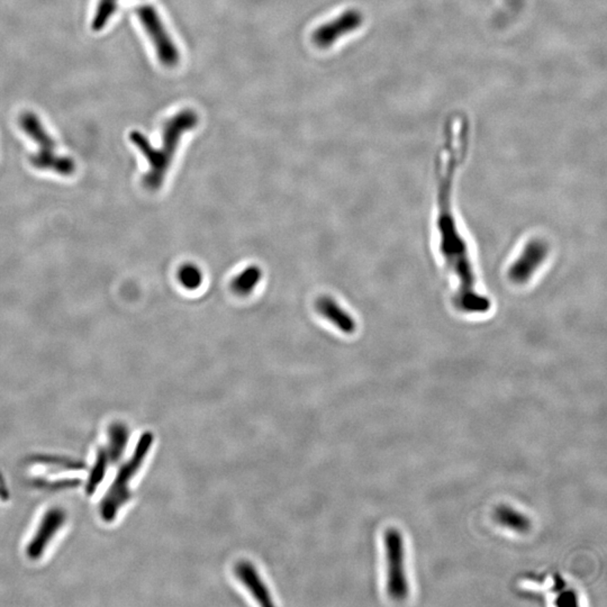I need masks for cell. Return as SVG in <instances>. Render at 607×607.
Masks as SVG:
<instances>
[{
  "label": "cell",
  "instance_id": "ba28073f",
  "mask_svg": "<svg viewBox=\"0 0 607 607\" xmlns=\"http://www.w3.org/2000/svg\"><path fill=\"white\" fill-rule=\"evenodd\" d=\"M316 309L323 318H327L334 327L341 332L351 334L356 331L357 324L354 318L345 309L338 305V302L332 297H320L316 302Z\"/></svg>",
  "mask_w": 607,
  "mask_h": 607
},
{
  "label": "cell",
  "instance_id": "4fadbf2b",
  "mask_svg": "<svg viewBox=\"0 0 607 607\" xmlns=\"http://www.w3.org/2000/svg\"><path fill=\"white\" fill-rule=\"evenodd\" d=\"M178 278L180 284L189 290H195L202 286V271L196 264H193V263H186L179 269Z\"/></svg>",
  "mask_w": 607,
  "mask_h": 607
},
{
  "label": "cell",
  "instance_id": "8992f818",
  "mask_svg": "<svg viewBox=\"0 0 607 607\" xmlns=\"http://www.w3.org/2000/svg\"><path fill=\"white\" fill-rule=\"evenodd\" d=\"M363 16L359 10H347L333 21H327L316 28L313 34V41L318 48H329L338 39L358 30L363 25Z\"/></svg>",
  "mask_w": 607,
  "mask_h": 607
},
{
  "label": "cell",
  "instance_id": "5b68a950",
  "mask_svg": "<svg viewBox=\"0 0 607 607\" xmlns=\"http://www.w3.org/2000/svg\"><path fill=\"white\" fill-rule=\"evenodd\" d=\"M136 15L141 21L145 32L151 39L152 44L155 46L157 52V59L161 64H164V67H175L180 61V53L169 33L166 32L164 23L161 21L160 16L155 7L151 5L139 7L136 10Z\"/></svg>",
  "mask_w": 607,
  "mask_h": 607
},
{
  "label": "cell",
  "instance_id": "8fae6325",
  "mask_svg": "<svg viewBox=\"0 0 607 607\" xmlns=\"http://www.w3.org/2000/svg\"><path fill=\"white\" fill-rule=\"evenodd\" d=\"M262 277V271L258 266L245 268L232 281V289L236 295L248 296L257 287Z\"/></svg>",
  "mask_w": 607,
  "mask_h": 607
},
{
  "label": "cell",
  "instance_id": "7a4b0ae2",
  "mask_svg": "<svg viewBox=\"0 0 607 607\" xmlns=\"http://www.w3.org/2000/svg\"><path fill=\"white\" fill-rule=\"evenodd\" d=\"M198 115L193 109H182L164 123L162 144L157 148L139 131L131 132V142L135 145L148 161V171L143 177V186L148 191L162 187L170 164L173 162L180 139L186 132L198 124Z\"/></svg>",
  "mask_w": 607,
  "mask_h": 607
},
{
  "label": "cell",
  "instance_id": "3957f363",
  "mask_svg": "<svg viewBox=\"0 0 607 607\" xmlns=\"http://www.w3.org/2000/svg\"><path fill=\"white\" fill-rule=\"evenodd\" d=\"M19 126L39 145V151L30 155V162L39 170H51L61 175H71L76 171V162L67 155L55 153V142L33 112H25L19 117Z\"/></svg>",
  "mask_w": 607,
  "mask_h": 607
},
{
  "label": "cell",
  "instance_id": "6da1fadb",
  "mask_svg": "<svg viewBox=\"0 0 607 607\" xmlns=\"http://www.w3.org/2000/svg\"><path fill=\"white\" fill-rule=\"evenodd\" d=\"M465 136L456 145L447 148L442 157V166L439 169V214L438 229L440 232V251L445 266L456 277L458 286L454 290V302L460 309L467 313H483L490 309V300L481 296L476 289V278L472 269L468 248L460 235L456 220L451 209V189L453 173L456 171L458 159L465 150Z\"/></svg>",
  "mask_w": 607,
  "mask_h": 607
},
{
  "label": "cell",
  "instance_id": "9c48e42d",
  "mask_svg": "<svg viewBox=\"0 0 607 607\" xmlns=\"http://www.w3.org/2000/svg\"><path fill=\"white\" fill-rule=\"evenodd\" d=\"M546 249L539 242H533L524 250L520 260L514 263L511 270L512 278L517 281H524L529 278L533 270L540 264L543 259Z\"/></svg>",
  "mask_w": 607,
  "mask_h": 607
},
{
  "label": "cell",
  "instance_id": "277c9868",
  "mask_svg": "<svg viewBox=\"0 0 607 607\" xmlns=\"http://www.w3.org/2000/svg\"><path fill=\"white\" fill-rule=\"evenodd\" d=\"M387 561V592L395 601H404L408 595V584L405 572L404 539L394 528L385 533Z\"/></svg>",
  "mask_w": 607,
  "mask_h": 607
},
{
  "label": "cell",
  "instance_id": "30bf717a",
  "mask_svg": "<svg viewBox=\"0 0 607 607\" xmlns=\"http://www.w3.org/2000/svg\"><path fill=\"white\" fill-rule=\"evenodd\" d=\"M495 519L501 526L515 532L524 533L531 529V521L529 520V517L508 505H501L496 508Z\"/></svg>",
  "mask_w": 607,
  "mask_h": 607
},
{
  "label": "cell",
  "instance_id": "7c38bea8",
  "mask_svg": "<svg viewBox=\"0 0 607 607\" xmlns=\"http://www.w3.org/2000/svg\"><path fill=\"white\" fill-rule=\"evenodd\" d=\"M117 10V0H99L95 12L94 19L91 21V28L95 32L103 30L109 19Z\"/></svg>",
  "mask_w": 607,
  "mask_h": 607
},
{
  "label": "cell",
  "instance_id": "52a82bcc",
  "mask_svg": "<svg viewBox=\"0 0 607 607\" xmlns=\"http://www.w3.org/2000/svg\"><path fill=\"white\" fill-rule=\"evenodd\" d=\"M234 572L242 585L248 589L251 595L253 596L262 605H271L272 599L269 589L263 581L259 571L251 562L241 561L236 563Z\"/></svg>",
  "mask_w": 607,
  "mask_h": 607
}]
</instances>
